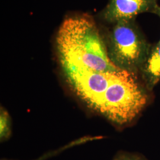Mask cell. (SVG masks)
I'll use <instances>...</instances> for the list:
<instances>
[{"instance_id": "obj_3", "label": "cell", "mask_w": 160, "mask_h": 160, "mask_svg": "<svg viewBox=\"0 0 160 160\" xmlns=\"http://www.w3.org/2000/svg\"><path fill=\"white\" fill-rule=\"evenodd\" d=\"M106 46L112 62L118 68L131 73L142 67L151 51L135 20L114 23Z\"/></svg>"}, {"instance_id": "obj_8", "label": "cell", "mask_w": 160, "mask_h": 160, "mask_svg": "<svg viewBox=\"0 0 160 160\" xmlns=\"http://www.w3.org/2000/svg\"><path fill=\"white\" fill-rule=\"evenodd\" d=\"M97 138H98V137H86L81 138V139H80L77 140V141H73L72 142H71V143H69V144H68L67 145H66V146H65V147H62V148H60L58 149V150L54 151H53V152H51L49 155H45V156H44V157H42L40 158L39 159L36 160H46L47 157H50V156H52V155H55L57 154H58L59 152H61V151H64V150H65L66 149L68 148L69 147H73V146H75V145H79L80 143L86 142H87V141H92V140H93V139H97Z\"/></svg>"}, {"instance_id": "obj_7", "label": "cell", "mask_w": 160, "mask_h": 160, "mask_svg": "<svg viewBox=\"0 0 160 160\" xmlns=\"http://www.w3.org/2000/svg\"><path fill=\"white\" fill-rule=\"evenodd\" d=\"M11 135V120L8 112L4 108L0 110V139L4 141Z\"/></svg>"}, {"instance_id": "obj_4", "label": "cell", "mask_w": 160, "mask_h": 160, "mask_svg": "<svg viewBox=\"0 0 160 160\" xmlns=\"http://www.w3.org/2000/svg\"><path fill=\"white\" fill-rule=\"evenodd\" d=\"M60 62L65 76L74 92L90 108L97 111L104 93L120 71L98 72L67 62Z\"/></svg>"}, {"instance_id": "obj_2", "label": "cell", "mask_w": 160, "mask_h": 160, "mask_svg": "<svg viewBox=\"0 0 160 160\" xmlns=\"http://www.w3.org/2000/svg\"><path fill=\"white\" fill-rule=\"evenodd\" d=\"M147 96L133 73L118 72L97 112L116 123L123 125L134 119L145 107Z\"/></svg>"}, {"instance_id": "obj_10", "label": "cell", "mask_w": 160, "mask_h": 160, "mask_svg": "<svg viewBox=\"0 0 160 160\" xmlns=\"http://www.w3.org/2000/svg\"><path fill=\"white\" fill-rule=\"evenodd\" d=\"M155 14H157V15H158V16L160 17V6H159V7H158V8H157V11H156ZM159 43H160V40L159 41Z\"/></svg>"}, {"instance_id": "obj_9", "label": "cell", "mask_w": 160, "mask_h": 160, "mask_svg": "<svg viewBox=\"0 0 160 160\" xmlns=\"http://www.w3.org/2000/svg\"><path fill=\"white\" fill-rule=\"evenodd\" d=\"M113 160H145L142 157L128 152H120Z\"/></svg>"}, {"instance_id": "obj_6", "label": "cell", "mask_w": 160, "mask_h": 160, "mask_svg": "<svg viewBox=\"0 0 160 160\" xmlns=\"http://www.w3.org/2000/svg\"><path fill=\"white\" fill-rule=\"evenodd\" d=\"M143 76L149 87H153L160 80V43L150 51L142 67Z\"/></svg>"}, {"instance_id": "obj_5", "label": "cell", "mask_w": 160, "mask_h": 160, "mask_svg": "<svg viewBox=\"0 0 160 160\" xmlns=\"http://www.w3.org/2000/svg\"><path fill=\"white\" fill-rule=\"evenodd\" d=\"M158 0H110L102 16L110 23L135 20L143 12L155 14L158 7Z\"/></svg>"}, {"instance_id": "obj_1", "label": "cell", "mask_w": 160, "mask_h": 160, "mask_svg": "<svg viewBox=\"0 0 160 160\" xmlns=\"http://www.w3.org/2000/svg\"><path fill=\"white\" fill-rule=\"evenodd\" d=\"M57 45L60 61L103 72L122 70L110 60L96 23L88 17L66 18L58 32Z\"/></svg>"}]
</instances>
